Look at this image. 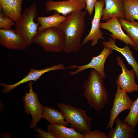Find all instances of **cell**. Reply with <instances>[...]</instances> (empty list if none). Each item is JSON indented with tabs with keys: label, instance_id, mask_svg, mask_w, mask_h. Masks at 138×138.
<instances>
[{
	"label": "cell",
	"instance_id": "cell-1",
	"mask_svg": "<svg viewBox=\"0 0 138 138\" xmlns=\"http://www.w3.org/2000/svg\"><path fill=\"white\" fill-rule=\"evenodd\" d=\"M86 14V11L82 10L73 12L67 15L66 19L59 25L58 27L65 36L63 51L65 53L77 52L82 46L80 41L85 30Z\"/></svg>",
	"mask_w": 138,
	"mask_h": 138
},
{
	"label": "cell",
	"instance_id": "cell-21",
	"mask_svg": "<svg viewBox=\"0 0 138 138\" xmlns=\"http://www.w3.org/2000/svg\"><path fill=\"white\" fill-rule=\"evenodd\" d=\"M43 108L42 118L47 120L50 124H59L66 126L69 125L60 111L45 106H43Z\"/></svg>",
	"mask_w": 138,
	"mask_h": 138
},
{
	"label": "cell",
	"instance_id": "cell-15",
	"mask_svg": "<svg viewBox=\"0 0 138 138\" xmlns=\"http://www.w3.org/2000/svg\"><path fill=\"white\" fill-rule=\"evenodd\" d=\"M105 2V7L102 12V19L108 21L111 18H124V6L122 0H103Z\"/></svg>",
	"mask_w": 138,
	"mask_h": 138
},
{
	"label": "cell",
	"instance_id": "cell-31",
	"mask_svg": "<svg viewBox=\"0 0 138 138\" xmlns=\"http://www.w3.org/2000/svg\"><path fill=\"white\" fill-rule=\"evenodd\" d=\"M135 50L138 51V49H136Z\"/></svg>",
	"mask_w": 138,
	"mask_h": 138
},
{
	"label": "cell",
	"instance_id": "cell-13",
	"mask_svg": "<svg viewBox=\"0 0 138 138\" xmlns=\"http://www.w3.org/2000/svg\"><path fill=\"white\" fill-rule=\"evenodd\" d=\"M0 44L12 50H24L27 47L24 38L12 29H0Z\"/></svg>",
	"mask_w": 138,
	"mask_h": 138
},
{
	"label": "cell",
	"instance_id": "cell-26",
	"mask_svg": "<svg viewBox=\"0 0 138 138\" xmlns=\"http://www.w3.org/2000/svg\"><path fill=\"white\" fill-rule=\"evenodd\" d=\"M84 138H108V135L98 130L90 131L84 135Z\"/></svg>",
	"mask_w": 138,
	"mask_h": 138
},
{
	"label": "cell",
	"instance_id": "cell-30",
	"mask_svg": "<svg viewBox=\"0 0 138 138\" xmlns=\"http://www.w3.org/2000/svg\"><path fill=\"white\" fill-rule=\"evenodd\" d=\"M137 123H138V115L137 117Z\"/></svg>",
	"mask_w": 138,
	"mask_h": 138
},
{
	"label": "cell",
	"instance_id": "cell-17",
	"mask_svg": "<svg viewBox=\"0 0 138 138\" xmlns=\"http://www.w3.org/2000/svg\"><path fill=\"white\" fill-rule=\"evenodd\" d=\"M116 126L111 128L108 135V138H134L136 130L127 123L122 121L119 116L116 120Z\"/></svg>",
	"mask_w": 138,
	"mask_h": 138
},
{
	"label": "cell",
	"instance_id": "cell-7",
	"mask_svg": "<svg viewBox=\"0 0 138 138\" xmlns=\"http://www.w3.org/2000/svg\"><path fill=\"white\" fill-rule=\"evenodd\" d=\"M127 93L125 91L117 86L113 105L110 111L109 120L106 127V129L112 128L114 121L120 113L124 110H130L134 101L130 98Z\"/></svg>",
	"mask_w": 138,
	"mask_h": 138
},
{
	"label": "cell",
	"instance_id": "cell-9",
	"mask_svg": "<svg viewBox=\"0 0 138 138\" xmlns=\"http://www.w3.org/2000/svg\"><path fill=\"white\" fill-rule=\"evenodd\" d=\"M104 1L99 0L96 3L94 7L95 14L91 22V28L90 32L83 39L82 46L85 44L89 41H91V46L96 45L99 39L105 40L103 36V33L99 29L100 20L102 16V12L104 5Z\"/></svg>",
	"mask_w": 138,
	"mask_h": 138
},
{
	"label": "cell",
	"instance_id": "cell-23",
	"mask_svg": "<svg viewBox=\"0 0 138 138\" xmlns=\"http://www.w3.org/2000/svg\"><path fill=\"white\" fill-rule=\"evenodd\" d=\"M119 20L122 27L136 45V48L134 49L136 50L138 49V22L135 20L131 22H129L121 18Z\"/></svg>",
	"mask_w": 138,
	"mask_h": 138
},
{
	"label": "cell",
	"instance_id": "cell-3",
	"mask_svg": "<svg viewBox=\"0 0 138 138\" xmlns=\"http://www.w3.org/2000/svg\"><path fill=\"white\" fill-rule=\"evenodd\" d=\"M65 39L64 33L60 29L52 27L38 31L32 42L40 45L45 52L59 53L64 51Z\"/></svg>",
	"mask_w": 138,
	"mask_h": 138
},
{
	"label": "cell",
	"instance_id": "cell-18",
	"mask_svg": "<svg viewBox=\"0 0 138 138\" xmlns=\"http://www.w3.org/2000/svg\"><path fill=\"white\" fill-rule=\"evenodd\" d=\"M116 41L111 38H110L108 41H103L102 44L104 46L115 50L120 53L125 58L129 65L131 66L136 73V79H138V64L134 56L132 51L130 49V46L128 45L123 48H120L116 45Z\"/></svg>",
	"mask_w": 138,
	"mask_h": 138
},
{
	"label": "cell",
	"instance_id": "cell-19",
	"mask_svg": "<svg viewBox=\"0 0 138 138\" xmlns=\"http://www.w3.org/2000/svg\"><path fill=\"white\" fill-rule=\"evenodd\" d=\"M47 131L55 138H84V135L80 134L72 128L57 124L47 125Z\"/></svg>",
	"mask_w": 138,
	"mask_h": 138
},
{
	"label": "cell",
	"instance_id": "cell-28",
	"mask_svg": "<svg viewBox=\"0 0 138 138\" xmlns=\"http://www.w3.org/2000/svg\"><path fill=\"white\" fill-rule=\"evenodd\" d=\"M34 130L38 133L35 135L41 138H55L49 132L43 131L38 127L37 129H35Z\"/></svg>",
	"mask_w": 138,
	"mask_h": 138
},
{
	"label": "cell",
	"instance_id": "cell-22",
	"mask_svg": "<svg viewBox=\"0 0 138 138\" xmlns=\"http://www.w3.org/2000/svg\"><path fill=\"white\" fill-rule=\"evenodd\" d=\"M123 3L125 20L131 22L138 20V0H122Z\"/></svg>",
	"mask_w": 138,
	"mask_h": 138
},
{
	"label": "cell",
	"instance_id": "cell-27",
	"mask_svg": "<svg viewBox=\"0 0 138 138\" xmlns=\"http://www.w3.org/2000/svg\"><path fill=\"white\" fill-rule=\"evenodd\" d=\"M86 7L85 10L87 11L92 19V15L94 8L95 5L98 0H85Z\"/></svg>",
	"mask_w": 138,
	"mask_h": 138
},
{
	"label": "cell",
	"instance_id": "cell-2",
	"mask_svg": "<svg viewBox=\"0 0 138 138\" xmlns=\"http://www.w3.org/2000/svg\"><path fill=\"white\" fill-rule=\"evenodd\" d=\"M103 79L98 72L92 69L83 85L84 95L88 103L97 111L103 109L108 102V93Z\"/></svg>",
	"mask_w": 138,
	"mask_h": 138
},
{
	"label": "cell",
	"instance_id": "cell-32",
	"mask_svg": "<svg viewBox=\"0 0 138 138\" xmlns=\"http://www.w3.org/2000/svg\"><path fill=\"white\" fill-rule=\"evenodd\" d=\"M99 0H98V1H99Z\"/></svg>",
	"mask_w": 138,
	"mask_h": 138
},
{
	"label": "cell",
	"instance_id": "cell-4",
	"mask_svg": "<svg viewBox=\"0 0 138 138\" xmlns=\"http://www.w3.org/2000/svg\"><path fill=\"white\" fill-rule=\"evenodd\" d=\"M57 107L63 114L66 122L77 132L84 135L91 131L92 119L87 115L86 110L62 103L58 104Z\"/></svg>",
	"mask_w": 138,
	"mask_h": 138
},
{
	"label": "cell",
	"instance_id": "cell-25",
	"mask_svg": "<svg viewBox=\"0 0 138 138\" xmlns=\"http://www.w3.org/2000/svg\"><path fill=\"white\" fill-rule=\"evenodd\" d=\"M14 21L12 19L6 16L2 11L0 13V28L4 29H11L14 25Z\"/></svg>",
	"mask_w": 138,
	"mask_h": 138
},
{
	"label": "cell",
	"instance_id": "cell-29",
	"mask_svg": "<svg viewBox=\"0 0 138 138\" xmlns=\"http://www.w3.org/2000/svg\"><path fill=\"white\" fill-rule=\"evenodd\" d=\"M81 4L86 6L85 0H77Z\"/></svg>",
	"mask_w": 138,
	"mask_h": 138
},
{
	"label": "cell",
	"instance_id": "cell-14",
	"mask_svg": "<svg viewBox=\"0 0 138 138\" xmlns=\"http://www.w3.org/2000/svg\"><path fill=\"white\" fill-rule=\"evenodd\" d=\"M117 17L111 18L106 22H100V28L109 31L112 34L109 35L114 41L118 39L125 43L127 44H129L134 47V49L136 46L134 43L130 39L128 36L123 31L121 23Z\"/></svg>",
	"mask_w": 138,
	"mask_h": 138
},
{
	"label": "cell",
	"instance_id": "cell-24",
	"mask_svg": "<svg viewBox=\"0 0 138 138\" xmlns=\"http://www.w3.org/2000/svg\"><path fill=\"white\" fill-rule=\"evenodd\" d=\"M138 115V95L136 99L134 101L129 114L123 121L135 128L137 124Z\"/></svg>",
	"mask_w": 138,
	"mask_h": 138
},
{
	"label": "cell",
	"instance_id": "cell-5",
	"mask_svg": "<svg viewBox=\"0 0 138 138\" xmlns=\"http://www.w3.org/2000/svg\"><path fill=\"white\" fill-rule=\"evenodd\" d=\"M38 13L36 4H32L24 9L20 19L15 25V31L24 38L27 47L31 44L33 37L38 31L40 23L34 21Z\"/></svg>",
	"mask_w": 138,
	"mask_h": 138
},
{
	"label": "cell",
	"instance_id": "cell-12",
	"mask_svg": "<svg viewBox=\"0 0 138 138\" xmlns=\"http://www.w3.org/2000/svg\"><path fill=\"white\" fill-rule=\"evenodd\" d=\"M46 12L54 10L63 16H67L74 12L82 10L85 8L84 5L77 0H67L59 1L48 0L45 3Z\"/></svg>",
	"mask_w": 138,
	"mask_h": 138
},
{
	"label": "cell",
	"instance_id": "cell-10",
	"mask_svg": "<svg viewBox=\"0 0 138 138\" xmlns=\"http://www.w3.org/2000/svg\"><path fill=\"white\" fill-rule=\"evenodd\" d=\"M118 64L121 68L122 73L118 75L116 81L117 86L125 91L127 93H132L138 91V85L136 83L135 78L136 74L134 70H128L120 57L116 58Z\"/></svg>",
	"mask_w": 138,
	"mask_h": 138
},
{
	"label": "cell",
	"instance_id": "cell-20",
	"mask_svg": "<svg viewBox=\"0 0 138 138\" xmlns=\"http://www.w3.org/2000/svg\"><path fill=\"white\" fill-rule=\"evenodd\" d=\"M67 18V17L61 15L55 12L54 14L48 16H38L36 20L40 24L38 31H42L52 27H58L59 25Z\"/></svg>",
	"mask_w": 138,
	"mask_h": 138
},
{
	"label": "cell",
	"instance_id": "cell-11",
	"mask_svg": "<svg viewBox=\"0 0 138 138\" xmlns=\"http://www.w3.org/2000/svg\"><path fill=\"white\" fill-rule=\"evenodd\" d=\"M62 63L53 65L50 67H47L41 69L37 70L33 68H31L28 74L22 79L17 83L12 85H9L4 83H1L0 85L4 87L2 92L4 94L10 92L12 90L21 85L30 81L36 82L39 79L41 76L43 74L47 72L52 71L59 70H66Z\"/></svg>",
	"mask_w": 138,
	"mask_h": 138
},
{
	"label": "cell",
	"instance_id": "cell-8",
	"mask_svg": "<svg viewBox=\"0 0 138 138\" xmlns=\"http://www.w3.org/2000/svg\"><path fill=\"white\" fill-rule=\"evenodd\" d=\"M113 50L104 46L103 49L100 53L96 56H93L90 62L87 64L81 66L72 65L67 67V69L77 68L75 71L69 72L70 75H74L81 72L90 68L93 69L101 76L103 79L106 77L104 71V66L107 57L112 54Z\"/></svg>",
	"mask_w": 138,
	"mask_h": 138
},
{
	"label": "cell",
	"instance_id": "cell-6",
	"mask_svg": "<svg viewBox=\"0 0 138 138\" xmlns=\"http://www.w3.org/2000/svg\"><path fill=\"white\" fill-rule=\"evenodd\" d=\"M33 83L32 81L29 82L28 84L29 92L28 93L26 90L24 96L22 98L25 112L31 114L32 117V121L29 129L34 130L37 123L42 118L43 106L40 103L37 93L33 91Z\"/></svg>",
	"mask_w": 138,
	"mask_h": 138
},
{
	"label": "cell",
	"instance_id": "cell-16",
	"mask_svg": "<svg viewBox=\"0 0 138 138\" xmlns=\"http://www.w3.org/2000/svg\"><path fill=\"white\" fill-rule=\"evenodd\" d=\"M24 0H0V11L6 16L16 22L22 15V4Z\"/></svg>",
	"mask_w": 138,
	"mask_h": 138
}]
</instances>
